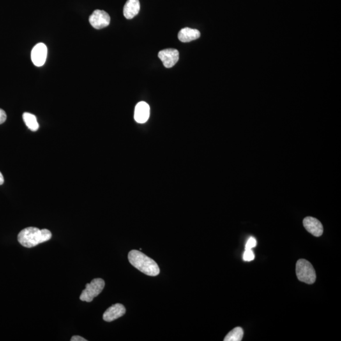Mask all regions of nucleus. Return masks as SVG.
Wrapping results in <instances>:
<instances>
[{
  "instance_id": "nucleus-1",
  "label": "nucleus",
  "mask_w": 341,
  "mask_h": 341,
  "mask_svg": "<svg viewBox=\"0 0 341 341\" xmlns=\"http://www.w3.org/2000/svg\"><path fill=\"white\" fill-rule=\"evenodd\" d=\"M52 234L50 230L39 229L38 227H28L18 234V241L25 248L34 247L44 242L49 241Z\"/></svg>"
},
{
  "instance_id": "nucleus-2",
  "label": "nucleus",
  "mask_w": 341,
  "mask_h": 341,
  "mask_svg": "<svg viewBox=\"0 0 341 341\" xmlns=\"http://www.w3.org/2000/svg\"><path fill=\"white\" fill-rule=\"evenodd\" d=\"M128 260L133 267L147 276H156L160 273V267L156 262L139 251H130Z\"/></svg>"
},
{
  "instance_id": "nucleus-3",
  "label": "nucleus",
  "mask_w": 341,
  "mask_h": 341,
  "mask_svg": "<svg viewBox=\"0 0 341 341\" xmlns=\"http://www.w3.org/2000/svg\"><path fill=\"white\" fill-rule=\"evenodd\" d=\"M297 278L301 282L312 284L316 280V273L311 263L305 259L299 260L296 263Z\"/></svg>"
},
{
  "instance_id": "nucleus-4",
  "label": "nucleus",
  "mask_w": 341,
  "mask_h": 341,
  "mask_svg": "<svg viewBox=\"0 0 341 341\" xmlns=\"http://www.w3.org/2000/svg\"><path fill=\"white\" fill-rule=\"evenodd\" d=\"M105 286V282L102 279H94L91 283L85 285V289L83 290L80 294V300L87 303L91 302L94 298L103 291Z\"/></svg>"
},
{
  "instance_id": "nucleus-5",
  "label": "nucleus",
  "mask_w": 341,
  "mask_h": 341,
  "mask_svg": "<svg viewBox=\"0 0 341 341\" xmlns=\"http://www.w3.org/2000/svg\"><path fill=\"white\" fill-rule=\"evenodd\" d=\"M111 18L109 14L105 11L96 10L89 17V22L92 26L96 29L107 27L110 24Z\"/></svg>"
},
{
  "instance_id": "nucleus-6",
  "label": "nucleus",
  "mask_w": 341,
  "mask_h": 341,
  "mask_svg": "<svg viewBox=\"0 0 341 341\" xmlns=\"http://www.w3.org/2000/svg\"><path fill=\"white\" fill-rule=\"evenodd\" d=\"M47 46L42 43L37 44L31 52L32 63L36 66H42L47 60Z\"/></svg>"
},
{
  "instance_id": "nucleus-7",
  "label": "nucleus",
  "mask_w": 341,
  "mask_h": 341,
  "mask_svg": "<svg viewBox=\"0 0 341 341\" xmlns=\"http://www.w3.org/2000/svg\"><path fill=\"white\" fill-rule=\"evenodd\" d=\"M158 57L163 61L166 68H170L174 66L179 59L178 51L173 48L163 50L159 53Z\"/></svg>"
},
{
  "instance_id": "nucleus-8",
  "label": "nucleus",
  "mask_w": 341,
  "mask_h": 341,
  "mask_svg": "<svg viewBox=\"0 0 341 341\" xmlns=\"http://www.w3.org/2000/svg\"><path fill=\"white\" fill-rule=\"evenodd\" d=\"M303 223L306 231L310 232L313 236L319 237L323 234V226L316 218L306 217L304 219Z\"/></svg>"
},
{
  "instance_id": "nucleus-9",
  "label": "nucleus",
  "mask_w": 341,
  "mask_h": 341,
  "mask_svg": "<svg viewBox=\"0 0 341 341\" xmlns=\"http://www.w3.org/2000/svg\"><path fill=\"white\" fill-rule=\"evenodd\" d=\"M126 313L125 307L121 304L116 303L108 308L103 314V319L106 322H111L123 316Z\"/></svg>"
},
{
  "instance_id": "nucleus-10",
  "label": "nucleus",
  "mask_w": 341,
  "mask_h": 341,
  "mask_svg": "<svg viewBox=\"0 0 341 341\" xmlns=\"http://www.w3.org/2000/svg\"><path fill=\"white\" fill-rule=\"evenodd\" d=\"M150 115V107L146 102H140L135 108L134 118L139 123H144L148 120Z\"/></svg>"
},
{
  "instance_id": "nucleus-11",
  "label": "nucleus",
  "mask_w": 341,
  "mask_h": 341,
  "mask_svg": "<svg viewBox=\"0 0 341 341\" xmlns=\"http://www.w3.org/2000/svg\"><path fill=\"white\" fill-rule=\"evenodd\" d=\"M139 0H128L123 8V15L127 19H132L139 13Z\"/></svg>"
},
{
  "instance_id": "nucleus-12",
  "label": "nucleus",
  "mask_w": 341,
  "mask_h": 341,
  "mask_svg": "<svg viewBox=\"0 0 341 341\" xmlns=\"http://www.w3.org/2000/svg\"><path fill=\"white\" fill-rule=\"evenodd\" d=\"M200 36V32L197 29H193L185 27L182 29L178 33L179 40L183 43H188L190 41L199 39Z\"/></svg>"
},
{
  "instance_id": "nucleus-13",
  "label": "nucleus",
  "mask_w": 341,
  "mask_h": 341,
  "mask_svg": "<svg viewBox=\"0 0 341 341\" xmlns=\"http://www.w3.org/2000/svg\"><path fill=\"white\" fill-rule=\"evenodd\" d=\"M22 117L25 124L30 130L33 131V132H36L38 130L39 125L35 115L29 114V113H24Z\"/></svg>"
},
{
  "instance_id": "nucleus-14",
  "label": "nucleus",
  "mask_w": 341,
  "mask_h": 341,
  "mask_svg": "<svg viewBox=\"0 0 341 341\" xmlns=\"http://www.w3.org/2000/svg\"><path fill=\"white\" fill-rule=\"evenodd\" d=\"M243 330L241 327H238L232 329L226 336L225 341H240L243 337Z\"/></svg>"
},
{
  "instance_id": "nucleus-15",
  "label": "nucleus",
  "mask_w": 341,
  "mask_h": 341,
  "mask_svg": "<svg viewBox=\"0 0 341 341\" xmlns=\"http://www.w3.org/2000/svg\"><path fill=\"white\" fill-rule=\"evenodd\" d=\"M243 259L245 262H251L255 259V255L252 250H245L243 253Z\"/></svg>"
},
{
  "instance_id": "nucleus-16",
  "label": "nucleus",
  "mask_w": 341,
  "mask_h": 341,
  "mask_svg": "<svg viewBox=\"0 0 341 341\" xmlns=\"http://www.w3.org/2000/svg\"><path fill=\"white\" fill-rule=\"evenodd\" d=\"M256 246H257V240L254 237H250L246 242L245 250H252V248H255Z\"/></svg>"
},
{
  "instance_id": "nucleus-17",
  "label": "nucleus",
  "mask_w": 341,
  "mask_h": 341,
  "mask_svg": "<svg viewBox=\"0 0 341 341\" xmlns=\"http://www.w3.org/2000/svg\"><path fill=\"white\" fill-rule=\"evenodd\" d=\"M6 119V114L4 111L0 109V124L3 123Z\"/></svg>"
},
{
  "instance_id": "nucleus-18",
  "label": "nucleus",
  "mask_w": 341,
  "mask_h": 341,
  "mask_svg": "<svg viewBox=\"0 0 341 341\" xmlns=\"http://www.w3.org/2000/svg\"><path fill=\"white\" fill-rule=\"evenodd\" d=\"M71 341H87L84 338L81 337V336H73L72 338L71 339Z\"/></svg>"
},
{
  "instance_id": "nucleus-19",
  "label": "nucleus",
  "mask_w": 341,
  "mask_h": 341,
  "mask_svg": "<svg viewBox=\"0 0 341 341\" xmlns=\"http://www.w3.org/2000/svg\"><path fill=\"white\" fill-rule=\"evenodd\" d=\"M4 183V178L3 174H1V172H0V185H3Z\"/></svg>"
}]
</instances>
